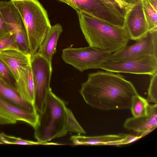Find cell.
<instances>
[{
  "mask_svg": "<svg viewBox=\"0 0 157 157\" xmlns=\"http://www.w3.org/2000/svg\"><path fill=\"white\" fill-rule=\"evenodd\" d=\"M0 99L28 112L31 113L37 112L34 104L27 102L21 98L14 86L4 83L0 81Z\"/></svg>",
  "mask_w": 157,
  "mask_h": 157,
  "instance_id": "cell-16",
  "label": "cell"
},
{
  "mask_svg": "<svg viewBox=\"0 0 157 157\" xmlns=\"http://www.w3.org/2000/svg\"><path fill=\"white\" fill-rule=\"evenodd\" d=\"M100 69L113 73L152 76L157 73V56L147 55L118 60L109 59L102 64Z\"/></svg>",
  "mask_w": 157,
  "mask_h": 157,
  "instance_id": "cell-8",
  "label": "cell"
},
{
  "mask_svg": "<svg viewBox=\"0 0 157 157\" xmlns=\"http://www.w3.org/2000/svg\"><path fill=\"white\" fill-rule=\"evenodd\" d=\"M31 66L35 89L34 105L36 111L40 113L51 89L52 62L36 52L31 55Z\"/></svg>",
  "mask_w": 157,
  "mask_h": 157,
  "instance_id": "cell-7",
  "label": "cell"
},
{
  "mask_svg": "<svg viewBox=\"0 0 157 157\" xmlns=\"http://www.w3.org/2000/svg\"><path fill=\"white\" fill-rule=\"evenodd\" d=\"M80 92L88 105L103 110L130 109L133 98L139 94L121 75L107 71L88 74Z\"/></svg>",
  "mask_w": 157,
  "mask_h": 157,
  "instance_id": "cell-1",
  "label": "cell"
},
{
  "mask_svg": "<svg viewBox=\"0 0 157 157\" xmlns=\"http://www.w3.org/2000/svg\"><path fill=\"white\" fill-rule=\"evenodd\" d=\"M66 107L64 102L51 89L43 111L39 114L37 125L34 128V136L37 141L48 142L67 134Z\"/></svg>",
  "mask_w": 157,
  "mask_h": 157,
  "instance_id": "cell-4",
  "label": "cell"
},
{
  "mask_svg": "<svg viewBox=\"0 0 157 157\" xmlns=\"http://www.w3.org/2000/svg\"><path fill=\"white\" fill-rule=\"evenodd\" d=\"M3 144L0 141V144Z\"/></svg>",
  "mask_w": 157,
  "mask_h": 157,
  "instance_id": "cell-31",
  "label": "cell"
},
{
  "mask_svg": "<svg viewBox=\"0 0 157 157\" xmlns=\"http://www.w3.org/2000/svg\"><path fill=\"white\" fill-rule=\"evenodd\" d=\"M39 113H31L0 99V125L13 124L24 122L34 128L38 123Z\"/></svg>",
  "mask_w": 157,
  "mask_h": 157,
  "instance_id": "cell-11",
  "label": "cell"
},
{
  "mask_svg": "<svg viewBox=\"0 0 157 157\" xmlns=\"http://www.w3.org/2000/svg\"><path fill=\"white\" fill-rule=\"evenodd\" d=\"M124 27L130 39L135 41L144 36L149 31L141 0L134 5L125 7Z\"/></svg>",
  "mask_w": 157,
  "mask_h": 157,
  "instance_id": "cell-10",
  "label": "cell"
},
{
  "mask_svg": "<svg viewBox=\"0 0 157 157\" xmlns=\"http://www.w3.org/2000/svg\"><path fill=\"white\" fill-rule=\"evenodd\" d=\"M63 31L62 26L60 24L52 26L37 52L52 62L53 56L56 51L58 40Z\"/></svg>",
  "mask_w": 157,
  "mask_h": 157,
  "instance_id": "cell-15",
  "label": "cell"
},
{
  "mask_svg": "<svg viewBox=\"0 0 157 157\" xmlns=\"http://www.w3.org/2000/svg\"><path fill=\"white\" fill-rule=\"evenodd\" d=\"M76 12L89 46L113 53L127 45L130 38L124 27L113 25L84 12Z\"/></svg>",
  "mask_w": 157,
  "mask_h": 157,
  "instance_id": "cell-2",
  "label": "cell"
},
{
  "mask_svg": "<svg viewBox=\"0 0 157 157\" xmlns=\"http://www.w3.org/2000/svg\"><path fill=\"white\" fill-rule=\"evenodd\" d=\"M19 12L26 30L29 52L36 53L51 25L46 10L38 0H11Z\"/></svg>",
  "mask_w": 157,
  "mask_h": 157,
  "instance_id": "cell-3",
  "label": "cell"
},
{
  "mask_svg": "<svg viewBox=\"0 0 157 157\" xmlns=\"http://www.w3.org/2000/svg\"><path fill=\"white\" fill-rule=\"evenodd\" d=\"M157 104H148L146 115L127 118L124 124L125 128L138 133L143 137L154 130L157 126Z\"/></svg>",
  "mask_w": 157,
  "mask_h": 157,
  "instance_id": "cell-13",
  "label": "cell"
},
{
  "mask_svg": "<svg viewBox=\"0 0 157 157\" xmlns=\"http://www.w3.org/2000/svg\"><path fill=\"white\" fill-rule=\"evenodd\" d=\"M70 6L76 12L89 14L117 26H124L125 8L107 0H58Z\"/></svg>",
  "mask_w": 157,
  "mask_h": 157,
  "instance_id": "cell-5",
  "label": "cell"
},
{
  "mask_svg": "<svg viewBox=\"0 0 157 157\" xmlns=\"http://www.w3.org/2000/svg\"><path fill=\"white\" fill-rule=\"evenodd\" d=\"M15 86L22 99L34 104L35 89L31 63L21 69Z\"/></svg>",
  "mask_w": 157,
  "mask_h": 157,
  "instance_id": "cell-14",
  "label": "cell"
},
{
  "mask_svg": "<svg viewBox=\"0 0 157 157\" xmlns=\"http://www.w3.org/2000/svg\"><path fill=\"white\" fill-rule=\"evenodd\" d=\"M141 1L149 31L157 30V12L151 5L149 0Z\"/></svg>",
  "mask_w": 157,
  "mask_h": 157,
  "instance_id": "cell-20",
  "label": "cell"
},
{
  "mask_svg": "<svg viewBox=\"0 0 157 157\" xmlns=\"http://www.w3.org/2000/svg\"><path fill=\"white\" fill-rule=\"evenodd\" d=\"M31 55L19 47H11L0 50V60L6 66L15 81L21 69L30 64Z\"/></svg>",
  "mask_w": 157,
  "mask_h": 157,
  "instance_id": "cell-12",
  "label": "cell"
},
{
  "mask_svg": "<svg viewBox=\"0 0 157 157\" xmlns=\"http://www.w3.org/2000/svg\"><path fill=\"white\" fill-rule=\"evenodd\" d=\"M110 3L122 8H125V7L119 0H107Z\"/></svg>",
  "mask_w": 157,
  "mask_h": 157,
  "instance_id": "cell-28",
  "label": "cell"
},
{
  "mask_svg": "<svg viewBox=\"0 0 157 157\" xmlns=\"http://www.w3.org/2000/svg\"><path fill=\"white\" fill-rule=\"evenodd\" d=\"M151 78L148 92V102L157 103V73L152 75Z\"/></svg>",
  "mask_w": 157,
  "mask_h": 157,
  "instance_id": "cell-22",
  "label": "cell"
},
{
  "mask_svg": "<svg viewBox=\"0 0 157 157\" xmlns=\"http://www.w3.org/2000/svg\"><path fill=\"white\" fill-rule=\"evenodd\" d=\"M136 41L133 44L127 45L112 53L109 59L118 60L147 55L157 56V30L148 31Z\"/></svg>",
  "mask_w": 157,
  "mask_h": 157,
  "instance_id": "cell-9",
  "label": "cell"
},
{
  "mask_svg": "<svg viewBox=\"0 0 157 157\" xmlns=\"http://www.w3.org/2000/svg\"><path fill=\"white\" fill-rule=\"evenodd\" d=\"M0 81H1L2 82L6 84H9L2 77L0 76Z\"/></svg>",
  "mask_w": 157,
  "mask_h": 157,
  "instance_id": "cell-30",
  "label": "cell"
},
{
  "mask_svg": "<svg viewBox=\"0 0 157 157\" xmlns=\"http://www.w3.org/2000/svg\"><path fill=\"white\" fill-rule=\"evenodd\" d=\"M0 141L2 144L23 145H58L60 144L56 143L48 142H41L37 141H34L24 140L20 137L7 135L3 132L0 133Z\"/></svg>",
  "mask_w": 157,
  "mask_h": 157,
  "instance_id": "cell-18",
  "label": "cell"
},
{
  "mask_svg": "<svg viewBox=\"0 0 157 157\" xmlns=\"http://www.w3.org/2000/svg\"><path fill=\"white\" fill-rule=\"evenodd\" d=\"M66 129L67 132H70L78 134H86V132L74 117L72 111L66 107Z\"/></svg>",
  "mask_w": 157,
  "mask_h": 157,
  "instance_id": "cell-21",
  "label": "cell"
},
{
  "mask_svg": "<svg viewBox=\"0 0 157 157\" xmlns=\"http://www.w3.org/2000/svg\"><path fill=\"white\" fill-rule=\"evenodd\" d=\"M141 137L137 135L135 136L131 134H124V137L120 141V145L129 144L138 140Z\"/></svg>",
  "mask_w": 157,
  "mask_h": 157,
  "instance_id": "cell-25",
  "label": "cell"
},
{
  "mask_svg": "<svg viewBox=\"0 0 157 157\" xmlns=\"http://www.w3.org/2000/svg\"><path fill=\"white\" fill-rule=\"evenodd\" d=\"M0 76L3 78L9 84L15 87L14 85L12 83L11 81V77L13 78V77L6 66L0 60Z\"/></svg>",
  "mask_w": 157,
  "mask_h": 157,
  "instance_id": "cell-24",
  "label": "cell"
},
{
  "mask_svg": "<svg viewBox=\"0 0 157 157\" xmlns=\"http://www.w3.org/2000/svg\"><path fill=\"white\" fill-rule=\"evenodd\" d=\"M149 1L151 5L157 12V0H149Z\"/></svg>",
  "mask_w": 157,
  "mask_h": 157,
  "instance_id": "cell-29",
  "label": "cell"
},
{
  "mask_svg": "<svg viewBox=\"0 0 157 157\" xmlns=\"http://www.w3.org/2000/svg\"><path fill=\"white\" fill-rule=\"evenodd\" d=\"M148 104L147 100L139 94L134 96L130 109L133 117H138L146 115Z\"/></svg>",
  "mask_w": 157,
  "mask_h": 157,
  "instance_id": "cell-19",
  "label": "cell"
},
{
  "mask_svg": "<svg viewBox=\"0 0 157 157\" xmlns=\"http://www.w3.org/2000/svg\"><path fill=\"white\" fill-rule=\"evenodd\" d=\"M111 52L90 46L78 48L64 49L63 61L81 72L90 69H99L102 64L109 59Z\"/></svg>",
  "mask_w": 157,
  "mask_h": 157,
  "instance_id": "cell-6",
  "label": "cell"
},
{
  "mask_svg": "<svg viewBox=\"0 0 157 157\" xmlns=\"http://www.w3.org/2000/svg\"><path fill=\"white\" fill-rule=\"evenodd\" d=\"M124 134L88 136L80 135L71 136L70 140L75 145H110L123 138Z\"/></svg>",
  "mask_w": 157,
  "mask_h": 157,
  "instance_id": "cell-17",
  "label": "cell"
},
{
  "mask_svg": "<svg viewBox=\"0 0 157 157\" xmlns=\"http://www.w3.org/2000/svg\"><path fill=\"white\" fill-rule=\"evenodd\" d=\"M125 6L134 5L137 3L139 0H119Z\"/></svg>",
  "mask_w": 157,
  "mask_h": 157,
  "instance_id": "cell-27",
  "label": "cell"
},
{
  "mask_svg": "<svg viewBox=\"0 0 157 157\" xmlns=\"http://www.w3.org/2000/svg\"><path fill=\"white\" fill-rule=\"evenodd\" d=\"M11 47H19L12 32L0 36V50Z\"/></svg>",
  "mask_w": 157,
  "mask_h": 157,
  "instance_id": "cell-23",
  "label": "cell"
},
{
  "mask_svg": "<svg viewBox=\"0 0 157 157\" xmlns=\"http://www.w3.org/2000/svg\"><path fill=\"white\" fill-rule=\"evenodd\" d=\"M12 32L10 28L4 20L0 11V36Z\"/></svg>",
  "mask_w": 157,
  "mask_h": 157,
  "instance_id": "cell-26",
  "label": "cell"
}]
</instances>
